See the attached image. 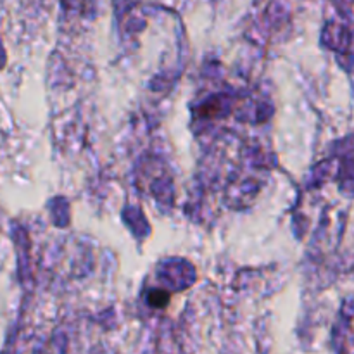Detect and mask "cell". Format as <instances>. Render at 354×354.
<instances>
[{
	"label": "cell",
	"mask_w": 354,
	"mask_h": 354,
	"mask_svg": "<svg viewBox=\"0 0 354 354\" xmlns=\"http://www.w3.org/2000/svg\"><path fill=\"white\" fill-rule=\"evenodd\" d=\"M339 2H344V3H351L353 0H339Z\"/></svg>",
	"instance_id": "1"
}]
</instances>
